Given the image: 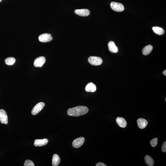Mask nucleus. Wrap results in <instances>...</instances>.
<instances>
[{"label":"nucleus","instance_id":"nucleus-1","mask_svg":"<svg viewBox=\"0 0 166 166\" xmlns=\"http://www.w3.org/2000/svg\"><path fill=\"white\" fill-rule=\"evenodd\" d=\"M88 111L89 110L87 107L79 105L69 109L67 111V114L70 116L78 117L86 114Z\"/></svg>","mask_w":166,"mask_h":166},{"label":"nucleus","instance_id":"nucleus-2","mask_svg":"<svg viewBox=\"0 0 166 166\" xmlns=\"http://www.w3.org/2000/svg\"><path fill=\"white\" fill-rule=\"evenodd\" d=\"M88 61L90 64L93 66L100 65L103 62V60L100 57L94 56L89 57Z\"/></svg>","mask_w":166,"mask_h":166},{"label":"nucleus","instance_id":"nucleus-3","mask_svg":"<svg viewBox=\"0 0 166 166\" xmlns=\"http://www.w3.org/2000/svg\"><path fill=\"white\" fill-rule=\"evenodd\" d=\"M110 6L112 9L115 11L117 12H122L124 10V7L121 3L115 2H111Z\"/></svg>","mask_w":166,"mask_h":166},{"label":"nucleus","instance_id":"nucleus-4","mask_svg":"<svg viewBox=\"0 0 166 166\" xmlns=\"http://www.w3.org/2000/svg\"><path fill=\"white\" fill-rule=\"evenodd\" d=\"M45 105V103L43 102H40L37 103L32 109V114L34 115L38 114L44 108Z\"/></svg>","mask_w":166,"mask_h":166},{"label":"nucleus","instance_id":"nucleus-5","mask_svg":"<svg viewBox=\"0 0 166 166\" xmlns=\"http://www.w3.org/2000/svg\"><path fill=\"white\" fill-rule=\"evenodd\" d=\"M52 37L50 34L44 33L40 35L38 37L39 40L42 42L46 43L52 41Z\"/></svg>","mask_w":166,"mask_h":166},{"label":"nucleus","instance_id":"nucleus-6","mask_svg":"<svg viewBox=\"0 0 166 166\" xmlns=\"http://www.w3.org/2000/svg\"><path fill=\"white\" fill-rule=\"evenodd\" d=\"M85 141V138L83 137L77 138L73 141L72 142L73 147L74 148H79L84 143Z\"/></svg>","mask_w":166,"mask_h":166},{"label":"nucleus","instance_id":"nucleus-7","mask_svg":"<svg viewBox=\"0 0 166 166\" xmlns=\"http://www.w3.org/2000/svg\"><path fill=\"white\" fill-rule=\"evenodd\" d=\"M0 122L2 124H8V118L7 113L4 110H0Z\"/></svg>","mask_w":166,"mask_h":166},{"label":"nucleus","instance_id":"nucleus-8","mask_svg":"<svg viewBox=\"0 0 166 166\" xmlns=\"http://www.w3.org/2000/svg\"><path fill=\"white\" fill-rule=\"evenodd\" d=\"M46 62V59L43 56L37 58L34 61V64L36 67H41Z\"/></svg>","mask_w":166,"mask_h":166},{"label":"nucleus","instance_id":"nucleus-9","mask_svg":"<svg viewBox=\"0 0 166 166\" xmlns=\"http://www.w3.org/2000/svg\"><path fill=\"white\" fill-rule=\"evenodd\" d=\"M74 13L80 16H87L89 15L90 11L89 10L86 9H76L74 11Z\"/></svg>","mask_w":166,"mask_h":166},{"label":"nucleus","instance_id":"nucleus-10","mask_svg":"<svg viewBox=\"0 0 166 166\" xmlns=\"http://www.w3.org/2000/svg\"><path fill=\"white\" fill-rule=\"evenodd\" d=\"M48 142L47 139H36L34 143V145L36 147H40L46 145Z\"/></svg>","mask_w":166,"mask_h":166},{"label":"nucleus","instance_id":"nucleus-11","mask_svg":"<svg viewBox=\"0 0 166 166\" xmlns=\"http://www.w3.org/2000/svg\"><path fill=\"white\" fill-rule=\"evenodd\" d=\"M108 49L110 52L113 53H117L118 52V49L114 42L111 41L108 43Z\"/></svg>","mask_w":166,"mask_h":166},{"label":"nucleus","instance_id":"nucleus-12","mask_svg":"<svg viewBox=\"0 0 166 166\" xmlns=\"http://www.w3.org/2000/svg\"><path fill=\"white\" fill-rule=\"evenodd\" d=\"M138 127L141 129L145 128L148 124V122L147 120L142 118L138 119L137 120Z\"/></svg>","mask_w":166,"mask_h":166},{"label":"nucleus","instance_id":"nucleus-13","mask_svg":"<svg viewBox=\"0 0 166 166\" xmlns=\"http://www.w3.org/2000/svg\"><path fill=\"white\" fill-rule=\"evenodd\" d=\"M116 122L119 126L122 128H125L127 125V122L125 119L122 117H117Z\"/></svg>","mask_w":166,"mask_h":166},{"label":"nucleus","instance_id":"nucleus-14","mask_svg":"<svg viewBox=\"0 0 166 166\" xmlns=\"http://www.w3.org/2000/svg\"><path fill=\"white\" fill-rule=\"evenodd\" d=\"M85 89L87 92H94L96 90V87L94 83L91 82L86 85Z\"/></svg>","mask_w":166,"mask_h":166},{"label":"nucleus","instance_id":"nucleus-15","mask_svg":"<svg viewBox=\"0 0 166 166\" xmlns=\"http://www.w3.org/2000/svg\"><path fill=\"white\" fill-rule=\"evenodd\" d=\"M153 49V46L151 45H148L145 46L142 50V53L143 55H147L149 54Z\"/></svg>","mask_w":166,"mask_h":166},{"label":"nucleus","instance_id":"nucleus-16","mask_svg":"<svg viewBox=\"0 0 166 166\" xmlns=\"http://www.w3.org/2000/svg\"><path fill=\"white\" fill-rule=\"evenodd\" d=\"M60 158L58 155L54 154L53 156L52 159V165L53 166H57L59 165L60 162Z\"/></svg>","mask_w":166,"mask_h":166},{"label":"nucleus","instance_id":"nucleus-17","mask_svg":"<svg viewBox=\"0 0 166 166\" xmlns=\"http://www.w3.org/2000/svg\"><path fill=\"white\" fill-rule=\"evenodd\" d=\"M145 161L146 164L149 166H153L154 164V161L151 157L147 155L145 157Z\"/></svg>","mask_w":166,"mask_h":166},{"label":"nucleus","instance_id":"nucleus-18","mask_svg":"<svg viewBox=\"0 0 166 166\" xmlns=\"http://www.w3.org/2000/svg\"><path fill=\"white\" fill-rule=\"evenodd\" d=\"M152 29L154 33L158 35H163L165 33L164 29L161 27H152Z\"/></svg>","mask_w":166,"mask_h":166},{"label":"nucleus","instance_id":"nucleus-19","mask_svg":"<svg viewBox=\"0 0 166 166\" xmlns=\"http://www.w3.org/2000/svg\"><path fill=\"white\" fill-rule=\"evenodd\" d=\"M16 60L13 57H8L6 58L5 60V63L6 65H12L15 63Z\"/></svg>","mask_w":166,"mask_h":166},{"label":"nucleus","instance_id":"nucleus-20","mask_svg":"<svg viewBox=\"0 0 166 166\" xmlns=\"http://www.w3.org/2000/svg\"><path fill=\"white\" fill-rule=\"evenodd\" d=\"M158 142V139L157 138H155L154 139L150 141V144L151 146L153 147H156L157 145Z\"/></svg>","mask_w":166,"mask_h":166},{"label":"nucleus","instance_id":"nucleus-21","mask_svg":"<svg viewBox=\"0 0 166 166\" xmlns=\"http://www.w3.org/2000/svg\"><path fill=\"white\" fill-rule=\"evenodd\" d=\"M24 165V166H34L35 164L32 161L29 160H27L25 162Z\"/></svg>","mask_w":166,"mask_h":166},{"label":"nucleus","instance_id":"nucleus-22","mask_svg":"<svg viewBox=\"0 0 166 166\" xmlns=\"http://www.w3.org/2000/svg\"><path fill=\"white\" fill-rule=\"evenodd\" d=\"M162 151L163 152H166V142H165L163 144L162 148Z\"/></svg>","mask_w":166,"mask_h":166},{"label":"nucleus","instance_id":"nucleus-23","mask_svg":"<svg viewBox=\"0 0 166 166\" xmlns=\"http://www.w3.org/2000/svg\"><path fill=\"white\" fill-rule=\"evenodd\" d=\"M96 166H106L105 164L102 162H99L96 165Z\"/></svg>","mask_w":166,"mask_h":166},{"label":"nucleus","instance_id":"nucleus-24","mask_svg":"<svg viewBox=\"0 0 166 166\" xmlns=\"http://www.w3.org/2000/svg\"><path fill=\"white\" fill-rule=\"evenodd\" d=\"M163 74H164V75H166V70H164L162 73Z\"/></svg>","mask_w":166,"mask_h":166},{"label":"nucleus","instance_id":"nucleus-25","mask_svg":"<svg viewBox=\"0 0 166 166\" xmlns=\"http://www.w3.org/2000/svg\"><path fill=\"white\" fill-rule=\"evenodd\" d=\"M2 1V0H0V2H1Z\"/></svg>","mask_w":166,"mask_h":166},{"label":"nucleus","instance_id":"nucleus-26","mask_svg":"<svg viewBox=\"0 0 166 166\" xmlns=\"http://www.w3.org/2000/svg\"><path fill=\"white\" fill-rule=\"evenodd\" d=\"M165 101H166V97H165Z\"/></svg>","mask_w":166,"mask_h":166}]
</instances>
